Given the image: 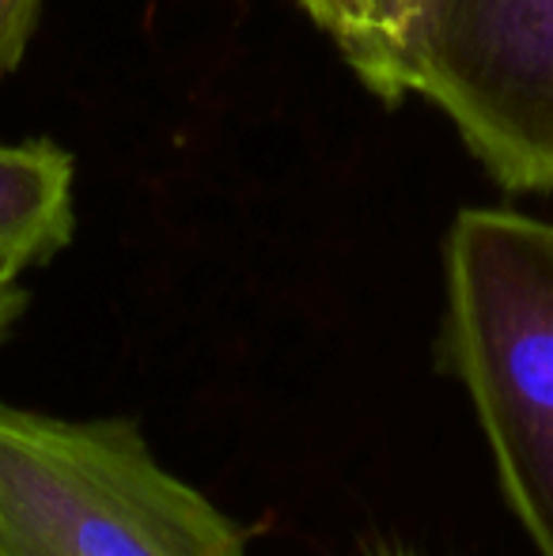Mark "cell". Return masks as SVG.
<instances>
[{
	"label": "cell",
	"mask_w": 553,
	"mask_h": 556,
	"mask_svg": "<svg viewBox=\"0 0 553 556\" xmlns=\"http://www.w3.org/2000/svg\"><path fill=\"white\" fill-rule=\"evenodd\" d=\"M436 349L470 397L512 515L553 556V224L486 205L451 220Z\"/></svg>",
	"instance_id": "1"
},
{
	"label": "cell",
	"mask_w": 553,
	"mask_h": 556,
	"mask_svg": "<svg viewBox=\"0 0 553 556\" xmlns=\"http://www.w3.org/2000/svg\"><path fill=\"white\" fill-rule=\"evenodd\" d=\"M0 556H251V542L134 417L0 402Z\"/></svg>",
	"instance_id": "2"
},
{
	"label": "cell",
	"mask_w": 553,
	"mask_h": 556,
	"mask_svg": "<svg viewBox=\"0 0 553 556\" xmlns=\"http://www.w3.org/2000/svg\"><path fill=\"white\" fill-rule=\"evenodd\" d=\"M406 88L504 193H553V0H436Z\"/></svg>",
	"instance_id": "3"
},
{
	"label": "cell",
	"mask_w": 553,
	"mask_h": 556,
	"mask_svg": "<svg viewBox=\"0 0 553 556\" xmlns=\"http://www.w3.org/2000/svg\"><path fill=\"white\" fill-rule=\"evenodd\" d=\"M76 163L53 140H0V269L46 265L76 231Z\"/></svg>",
	"instance_id": "4"
},
{
	"label": "cell",
	"mask_w": 553,
	"mask_h": 556,
	"mask_svg": "<svg viewBox=\"0 0 553 556\" xmlns=\"http://www.w3.org/2000/svg\"><path fill=\"white\" fill-rule=\"evenodd\" d=\"M436 0H364L353 42L341 50L356 80L387 106L410 99L406 61Z\"/></svg>",
	"instance_id": "5"
},
{
	"label": "cell",
	"mask_w": 553,
	"mask_h": 556,
	"mask_svg": "<svg viewBox=\"0 0 553 556\" xmlns=\"http://www.w3.org/2000/svg\"><path fill=\"white\" fill-rule=\"evenodd\" d=\"M38 12L42 0H0V80L20 68L38 27Z\"/></svg>",
	"instance_id": "6"
},
{
	"label": "cell",
	"mask_w": 553,
	"mask_h": 556,
	"mask_svg": "<svg viewBox=\"0 0 553 556\" xmlns=\"http://www.w3.org/2000/svg\"><path fill=\"white\" fill-rule=\"evenodd\" d=\"M296 4L303 8V15H307L338 50H345V46L353 42L364 0H296Z\"/></svg>",
	"instance_id": "7"
},
{
	"label": "cell",
	"mask_w": 553,
	"mask_h": 556,
	"mask_svg": "<svg viewBox=\"0 0 553 556\" xmlns=\"http://www.w3.org/2000/svg\"><path fill=\"white\" fill-rule=\"evenodd\" d=\"M23 311H27V288L20 285L15 273L0 269V341L12 333V326L23 318Z\"/></svg>",
	"instance_id": "8"
},
{
	"label": "cell",
	"mask_w": 553,
	"mask_h": 556,
	"mask_svg": "<svg viewBox=\"0 0 553 556\" xmlns=\"http://www.w3.org/2000/svg\"><path fill=\"white\" fill-rule=\"evenodd\" d=\"M368 556H420V553L402 549V545H384V549H376V553H368Z\"/></svg>",
	"instance_id": "9"
}]
</instances>
